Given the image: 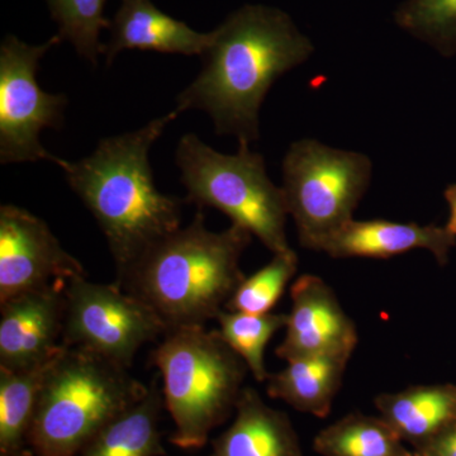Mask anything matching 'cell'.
<instances>
[{"label": "cell", "mask_w": 456, "mask_h": 456, "mask_svg": "<svg viewBox=\"0 0 456 456\" xmlns=\"http://www.w3.org/2000/svg\"><path fill=\"white\" fill-rule=\"evenodd\" d=\"M208 456H303V450L287 413L269 407L259 393L245 387L235 419L212 441Z\"/></svg>", "instance_id": "9a60e30c"}, {"label": "cell", "mask_w": 456, "mask_h": 456, "mask_svg": "<svg viewBox=\"0 0 456 456\" xmlns=\"http://www.w3.org/2000/svg\"><path fill=\"white\" fill-rule=\"evenodd\" d=\"M456 245V237L448 228L416 222L387 220H351L332 235L323 239L314 248L334 259L368 257L391 259L424 248L434 255L441 266L449 261L450 250Z\"/></svg>", "instance_id": "4fadbf2b"}, {"label": "cell", "mask_w": 456, "mask_h": 456, "mask_svg": "<svg viewBox=\"0 0 456 456\" xmlns=\"http://www.w3.org/2000/svg\"><path fill=\"white\" fill-rule=\"evenodd\" d=\"M290 298L284 340L275 349L279 359L353 356L359 342L355 322L322 278L302 275L290 288Z\"/></svg>", "instance_id": "7c38bea8"}, {"label": "cell", "mask_w": 456, "mask_h": 456, "mask_svg": "<svg viewBox=\"0 0 456 456\" xmlns=\"http://www.w3.org/2000/svg\"><path fill=\"white\" fill-rule=\"evenodd\" d=\"M281 169V189L299 245L314 251L323 239L354 220L373 176L368 155L314 139L293 142Z\"/></svg>", "instance_id": "52a82bcc"}, {"label": "cell", "mask_w": 456, "mask_h": 456, "mask_svg": "<svg viewBox=\"0 0 456 456\" xmlns=\"http://www.w3.org/2000/svg\"><path fill=\"white\" fill-rule=\"evenodd\" d=\"M55 356L28 370L0 369V456H33L29 445L33 417L42 384Z\"/></svg>", "instance_id": "d6986e66"}, {"label": "cell", "mask_w": 456, "mask_h": 456, "mask_svg": "<svg viewBox=\"0 0 456 456\" xmlns=\"http://www.w3.org/2000/svg\"><path fill=\"white\" fill-rule=\"evenodd\" d=\"M298 270V255L293 248L273 255V259L237 287L224 310L242 314H270Z\"/></svg>", "instance_id": "cb8c5ba5"}, {"label": "cell", "mask_w": 456, "mask_h": 456, "mask_svg": "<svg viewBox=\"0 0 456 456\" xmlns=\"http://www.w3.org/2000/svg\"><path fill=\"white\" fill-rule=\"evenodd\" d=\"M314 53L281 9L246 4L212 31L200 73L176 98L175 110H203L217 134L239 142L260 139L261 104L273 84Z\"/></svg>", "instance_id": "6da1fadb"}, {"label": "cell", "mask_w": 456, "mask_h": 456, "mask_svg": "<svg viewBox=\"0 0 456 456\" xmlns=\"http://www.w3.org/2000/svg\"><path fill=\"white\" fill-rule=\"evenodd\" d=\"M417 456H456V422L415 450Z\"/></svg>", "instance_id": "d4e9b609"}, {"label": "cell", "mask_w": 456, "mask_h": 456, "mask_svg": "<svg viewBox=\"0 0 456 456\" xmlns=\"http://www.w3.org/2000/svg\"><path fill=\"white\" fill-rule=\"evenodd\" d=\"M110 29V40L102 51L108 65L125 50L202 57L212 41V31H194L156 8L151 0H121Z\"/></svg>", "instance_id": "5bb4252c"}, {"label": "cell", "mask_w": 456, "mask_h": 456, "mask_svg": "<svg viewBox=\"0 0 456 456\" xmlns=\"http://www.w3.org/2000/svg\"><path fill=\"white\" fill-rule=\"evenodd\" d=\"M251 241L253 235L236 224L221 232L208 230L200 211L189 226L150 246L117 283L151 307L169 330L206 326L246 278L240 261Z\"/></svg>", "instance_id": "3957f363"}, {"label": "cell", "mask_w": 456, "mask_h": 456, "mask_svg": "<svg viewBox=\"0 0 456 456\" xmlns=\"http://www.w3.org/2000/svg\"><path fill=\"white\" fill-rule=\"evenodd\" d=\"M314 449L321 456H417L382 417L349 413L318 432Z\"/></svg>", "instance_id": "ffe728a7"}, {"label": "cell", "mask_w": 456, "mask_h": 456, "mask_svg": "<svg viewBox=\"0 0 456 456\" xmlns=\"http://www.w3.org/2000/svg\"><path fill=\"white\" fill-rule=\"evenodd\" d=\"M163 392L155 382L139 403L97 432L75 456H167L160 431Z\"/></svg>", "instance_id": "ac0fdd59"}, {"label": "cell", "mask_w": 456, "mask_h": 456, "mask_svg": "<svg viewBox=\"0 0 456 456\" xmlns=\"http://www.w3.org/2000/svg\"><path fill=\"white\" fill-rule=\"evenodd\" d=\"M149 389L127 368L90 351L62 346L38 395L29 434L33 455L75 456Z\"/></svg>", "instance_id": "277c9868"}, {"label": "cell", "mask_w": 456, "mask_h": 456, "mask_svg": "<svg viewBox=\"0 0 456 456\" xmlns=\"http://www.w3.org/2000/svg\"><path fill=\"white\" fill-rule=\"evenodd\" d=\"M221 338L244 360L248 371L259 383L268 380L265 349L270 340L287 326L288 314H251L224 310L218 314Z\"/></svg>", "instance_id": "44dd1931"}, {"label": "cell", "mask_w": 456, "mask_h": 456, "mask_svg": "<svg viewBox=\"0 0 456 456\" xmlns=\"http://www.w3.org/2000/svg\"><path fill=\"white\" fill-rule=\"evenodd\" d=\"M350 356H314L287 362L266 380L269 397L281 399L299 412L325 419L344 380Z\"/></svg>", "instance_id": "e0dca14e"}, {"label": "cell", "mask_w": 456, "mask_h": 456, "mask_svg": "<svg viewBox=\"0 0 456 456\" xmlns=\"http://www.w3.org/2000/svg\"><path fill=\"white\" fill-rule=\"evenodd\" d=\"M51 17L59 26L60 40L70 42L77 55L98 66L103 51L101 32L110 28L104 16L107 0H46Z\"/></svg>", "instance_id": "7402d4cb"}, {"label": "cell", "mask_w": 456, "mask_h": 456, "mask_svg": "<svg viewBox=\"0 0 456 456\" xmlns=\"http://www.w3.org/2000/svg\"><path fill=\"white\" fill-rule=\"evenodd\" d=\"M86 269L62 248L49 224L14 204L0 207V303Z\"/></svg>", "instance_id": "30bf717a"}, {"label": "cell", "mask_w": 456, "mask_h": 456, "mask_svg": "<svg viewBox=\"0 0 456 456\" xmlns=\"http://www.w3.org/2000/svg\"><path fill=\"white\" fill-rule=\"evenodd\" d=\"M379 416L404 443L421 448L456 422V384L411 386L374 399Z\"/></svg>", "instance_id": "2e32d148"}, {"label": "cell", "mask_w": 456, "mask_h": 456, "mask_svg": "<svg viewBox=\"0 0 456 456\" xmlns=\"http://www.w3.org/2000/svg\"><path fill=\"white\" fill-rule=\"evenodd\" d=\"M65 279L0 303V369L28 370L61 350L66 310Z\"/></svg>", "instance_id": "8fae6325"}, {"label": "cell", "mask_w": 456, "mask_h": 456, "mask_svg": "<svg viewBox=\"0 0 456 456\" xmlns=\"http://www.w3.org/2000/svg\"><path fill=\"white\" fill-rule=\"evenodd\" d=\"M169 331L151 307L118 283L68 281L61 345L131 368L141 347Z\"/></svg>", "instance_id": "ba28073f"}, {"label": "cell", "mask_w": 456, "mask_h": 456, "mask_svg": "<svg viewBox=\"0 0 456 456\" xmlns=\"http://www.w3.org/2000/svg\"><path fill=\"white\" fill-rule=\"evenodd\" d=\"M163 378L165 408L173 419L170 443L182 450L202 449L209 435L235 413L248 369L217 330L206 326L171 329L152 350Z\"/></svg>", "instance_id": "5b68a950"}, {"label": "cell", "mask_w": 456, "mask_h": 456, "mask_svg": "<svg viewBox=\"0 0 456 456\" xmlns=\"http://www.w3.org/2000/svg\"><path fill=\"white\" fill-rule=\"evenodd\" d=\"M55 35L45 44H26L13 35L0 45V163L3 165L57 164L60 158L42 146L45 128L60 130L64 125L68 97L51 94L38 86L37 71L42 57L59 45Z\"/></svg>", "instance_id": "9c48e42d"}, {"label": "cell", "mask_w": 456, "mask_h": 456, "mask_svg": "<svg viewBox=\"0 0 456 456\" xmlns=\"http://www.w3.org/2000/svg\"><path fill=\"white\" fill-rule=\"evenodd\" d=\"M175 163L187 191L185 202L218 209L273 255L292 248L285 231L289 213L283 189L269 178L264 156L251 151L250 143L239 142L236 154L226 155L187 134L176 146Z\"/></svg>", "instance_id": "8992f818"}, {"label": "cell", "mask_w": 456, "mask_h": 456, "mask_svg": "<svg viewBox=\"0 0 456 456\" xmlns=\"http://www.w3.org/2000/svg\"><path fill=\"white\" fill-rule=\"evenodd\" d=\"M393 18L399 28L441 56L456 55V0H404Z\"/></svg>", "instance_id": "603a6c76"}, {"label": "cell", "mask_w": 456, "mask_h": 456, "mask_svg": "<svg viewBox=\"0 0 456 456\" xmlns=\"http://www.w3.org/2000/svg\"><path fill=\"white\" fill-rule=\"evenodd\" d=\"M444 197L448 202L450 211L448 224L445 227L456 237V184L449 185L444 191Z\"/></svg>", "instance_id": "484cf974"}, {"label": "cell", "mask_w": 456, "mask_h": 456, "mask_svg": "<svg viewBox=\"0 0 456 456\" xmlns=\"http://www.w3.org/2000/svg\"><path fill=\"white\" fill-rule=\"evenodd\" d=\"M178 116L174 110L139 130L101 140L82 160L57 161L106 237L117 277L182 224L185 200L159 191L150 164V150Z\"/></svg>", "instance_id": "7a4b0ae2"}]
</instances>
